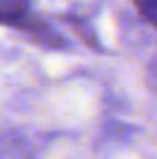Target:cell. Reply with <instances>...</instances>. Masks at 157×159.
<instances>
[{
  "instance_id": "obj_1",
  "label": "cell",
  "mask_w": 157,
  "mask_h": 159,
  "mask_svg": "<svg viewBox=\"0 0 157 159\" xmlns=\"http://www.w3.org/2000/svg\"><path fill=\"white\" fill-rule=\"evenodd\" d=\"M26 4L28 0H0V22L22 28L28 18Z\"/></svg>"
},
{
  "instance_id": "obj_2",
  "label": "cell",
  "mask_w": 157,
  "mask_h": 159,
  "mask_svg": "<svg viewBox=\"0 0 157 159\" xmlns=\"http://www.w3.org/2000/svg\"><path fill=\"white\" fill-rule=\"evenodd\" d=\"M135 8L145 22L157 28V0H135Z\"/></svg>"
}]
</instances>
